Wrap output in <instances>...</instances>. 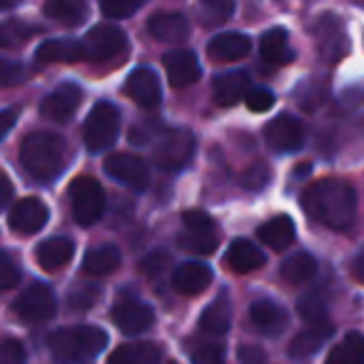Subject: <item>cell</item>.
<instances>
[{
  "mask_svg": "<svg viewBox=\"0 0 364 364\" xmlns=\"http://www.w3.org/2000/svg\"><path fill=\"white\" fill-rule=\"evenodd\" d=\"M302 208L314 223H322L324 228L347 230L357 218V195L349 182L327 177V180L312 182L304 190Z\"/></svg>",
  "mask_w": 364,
  "mask_h": 364,
  "instance_id": "1",
  "label": "cell"
},
{
  "mask_svg": "<svg viewBox=\"0 0 364 364\" xmlns=\"http://www.w3.org/2000/svg\"><path fill=\"white\" fill-rule=\"evenodd\" d=\"M70 150L65 137L58 132H31L21 145V162L26 172L38 182H53L63 175Z\"/></svg>",
  "mask_w": 364,
  "mask_h": 364,
  "instance_id": "2",
  "label": "cell"
},
{
  "mask_svg": "<svg viewBox=\"0 0 364 364\" xmlns=\"http://www.w3.org/2000/svg\"><path fill=\"white\" fill-rule=\"evenodd\" d=\"M107 344V334L100 327L80 324V327L58 329L48 339L50 354L58 364H80L97 357Z\"/></svg>",
  "mask_w": 364,
  "mask_h": 364,
  "instance_id": "3",
  "label": "cell"
},
{
  "mask_svg": "<svg viewBox=\"0 0 364 364\" xmlns=\"http://www.w3.org/2000/svg\"><path fill=\"white\" fill-rule=\"evenodd\" d=\"M120 132V112L112 102H97L82 127V140L90 152H102L115 142Z\"/></svg>",
  "mask_w": 364,
  "mask_h": 364,
  "instance_id": "4",
  "label": "cell"
},
{
  "mask_svg": "<svg viewBox=\"0 0 364 364\" xmlns=\"http://www.w3.org/2000/svg\"><path fill=\"white\" fill-rule=\"evenodd\" d=\"M73 218L82 228H90L105 213V193L95 177H77L70 185Z\"/></svg>",
  "mask_w": 364,
  "mask_h": 364,
  "instance_id": "5",
  "label": "cell"
},
{
  "mask_svg": "<svg viewBox=\"0 0 364 364\" xmlns=\"http://www.w3.org/2000/svg\"><path fill=\"white\" fill-rule=\"evenodd\" d=\"M195 155V135L190 130H167L155 147V162L162 170H180Z\"/></svg>",
  "mask_w": 364,
  "mask_h": 364,
  "instance_id": "6",
  "label": "cell"
},
{
  "mask_svg": "<svg viewBox=\"0 0 364 364\" xmlns=\"http://www.w3.org/2000/svg\"><path fill=\"white\" fill-rule=\"evenodd\" d=\"M127 48V38L120 28L115 26H97L82 41V53L85 60L90 63H105L112 60L115 55H120Z\"/></svg>",
  "mask_w": 364,
  "mask_h": 364,
  "instance_id": "7",
  "label": "cell"
},
{
  "mask_svg": "<svg viewBox=\"0 0 364 364\" xmlns=\"http://www.w3.org/2000/svg\"><path fill=\"white\" fill-rule=\"evenodd\" d=\"M16 312L26 322H46L58 312V299L48 284H33L16 299Z\"/></svg>",
  "mask_w": 364,
  "mask_h": 364,
  "instance_id": "8",
  "label": "cell"
},
{
  "mask_svg": "<svg viewBox=\"0 0 364 364\" xmlns=\"http://www.w3.org/2000/svg\"><path fill=\"white\" fill-rule=\"evenodd\" d=\"M105 172L112 180L122 182L132 190H145L150 182V170H147L145 160L130 152H115L105 160Z\"/></svg>",
  "mask_w": 364,
  "mask_h": 364,
  "instance_id": "9",
  "label": "cell"
},
{
  "mask_svg": "<svg viewBox=\"0 0 364 364\" xmlns=\"http://www.w3.org/2000/svg\"><path fill=\"white\" fill-rule=\"evenodd\" d=\"M112 322L117 324L122 334H142L145 329L152 327L155 322V312L150 304L140 302L135 297H122L112 307Z\"/></svg>",
  "mask_w": 364,
  "mask_h": 364,
  "instance_id": "10",
  "label": "cell"
},
{
  "mask_svg": "<svg viewBox=\"0 0 364 364\" xmlns=\"http://www.w3.org/2000/svg\"><path fill=\"white\" fill-rule=\"evenodd\" d=\"M264 140L277 152H294L304 142V125L292 115H279L264 127Z\"/></svg>",
  "mask_w": 364,
  "mask_h": 364,
  "instance_id": "11",
  "label": "cell"
},
{
  "mask_svg": "<svg viewBox=\"0 0 364 364\" xmlns=\"http://www.w3.org/2000/svg\"><path fill=\"white\" fill-rule=\"evenodd\" d=\"M82 100V90L73 82L68 85H60L41 102V115L50 122H65L75 115V110L80 107Z\"/></svg>",
  "mask_w": 364,
  "mask_h": 364,
  "instance_id": "12",
  "label": "cell"
},
{
  "mask_svg": "<svg viewBox=\"0 0 364 364\" xmlns=\"http://www.w3.org/2000/svg\"><path fill=\"white\" fill-rule=\"evenodd\" d=\"M46 223H48V208L38 198H26L21 203H16L11 208V215H8V225L18 235H36L38 230L46 228Z\"/></svg>",
  "mask_w": 364,
  "mask_h": 364,
  "instance_id": "13",
  "label": "cell"
},
{
  "mask_svg": "<svg viewBox=\"0 0 364 364\" xmlns=\"http://www.w3.org/2000/svg\"><path fill=\"white\" fill-rule=\"evenodd\" d=\"M125 95L140 107H157L162 100L160 77L150 68H137L127 75L125 80Z\"/></svg>",
  "mask_w": 364,
  "mask_h": 364,
  "instance_id": "14",
  "label": "cell"
},
{
  "mask_svg": "<svg viewBox=\"0 0 364 364\" xmlns=\"http://www.w3.org/2000/svg\"><path fill=\"white\" fill-rule=\"evenodd\" d=\"M314 38H317L319 53L327 60H339L347 53V36H344L342 23L334 16H319L314 23Z\"/></svg>",
  "mask_w": 364,
  "mask_h": 364,
  "instance_id": "15",
  "label": "cell"
},
{
  "mask_svg": "<svg viewBox=\"0 0 364 364\" xmlns=\"http://www.w3.org/2000/svg\"><path fill=\"white\" fill-rule=\"evenodd\" d=\"M165 70L167 77L175 87H188L193 82L200 80L203 75V68H200V60L195 58V53L190 50H175L165 55Z\"/></svg>",
  "mask_w": 364,
  "mask_h": 364,
  "instance_id": "16",
  "label": "cell"
},
{
  "mask_svg": "<svg viewBox=\"0 0 364 364\" xmlns=\"http://www.w3.org/2000/svg\"><path fill=\"white\" fill-rule=\"evenodd\" d=\"M334 327L327 322V319H319V322H309L307 329L297 334V337L289 342V357L292 359H304V357H312L329 337H332Z\"/></svg>",
  "mask_w": 364,
  "mask_h": 364,
  "instance_id": "17",
  "label": "cell"
},
{
  "mask_svg": "<svg viewBox=\"0 0 364 364\" xmlns=\"http://www.w3.org/2000/svg\"><path fill=\"white\" fill-rule=\"evenodd\" d=\"M147 33L155 41L162 43H180L188 38L190 23L182 13H157L147 21Z\"/></svg>",
  "mask_w": 364,
  "mask_h": 364,
  "instance_id": "18",
  "label": "cell"
},
{
  "mask_svg": "<svg viewBox=\"0 0 364 364\" xmlns=\"http://www.w3.org/2000/svg\"><path fill=\"white\" fill-rule=\"evenodd\" d=\"M213 282V269L203 262H182L172 274V287L180 294H200Z\"/></svg>",
  "mask_w": 364,
  "mask_h": 364,
  "instance_id": "19",
  "label": "cell"
},
{
  "mask_svg": "<svg viewBox=\"0 0 364 364\" xmlns=\"http://www.w3.org/2000/svg\"><path fill=\"white\" fill-rule=\"evenodd\" d=\"M250 90V75L242 70H235V73H225V75L215 77L213 82V97L218 105L230 107L235 102H240Z\"/></svg>",
  "mask_w": 364,
  "mask_h": 364,
  "instance_id": "20",
  "label": "cell"
},
{
  "mask_svg": "<svg viewBox=\"0 0 364 364\" xmlns=\"http://www.w3.org/2000/svg\"><path fill=\"white\" fill-rule=\"evenodd\" d=\"M250 53V38L242 33H223V36L213 38L208 46V55L215 63H235L242 60Z\"/></svg>",
  "mask_w": 364,
  "mask_h": 364,
  "instance_id": "21",
  "label": "cell"
},
{
  "mask_svg": "<svg viewBox=\"0 0 364 364\" xmlns=\"http://www.w3.org/2000/svg\"><path fill=\"white\" fill-rule=\"evenodd\" d=\"M250 319H252V324L262 334L274 337V334L282 332L284 324H287V312H284L277 302H272V299H259V302H255L252 309H250Z\"/></svg>",
  "mask_w": 364,
  "mask_h": 364,
  "instance_id": "22",
  "label": "cell"
},
{
  "mask_svg": "<svg viewBox=\"0 0 364 364\" xmlns=\"http://www.w3.org/2000/svg\"><path fill=\"white\" fill-rule=\"evenodd\" d=\"M73 252H75V245L68 237H50L43 245H38L36 250V259L41 267L46 269H60L63 264H68L73 259Z\"/></svg>",
  "mask_w": 364,
  "mask_h": 364,
  "instance_id": "23",
  "label": "cell"
},
{
  "mask_svg": "<svg viewBox=\"0 0 364 364\" xmlns=\"http://www.w3.org/2000/svg\"><path fill=\"white\" fill-rule=\"evenodd\" d=\"M36 58L38 63H77V60H85V53H82V41L63 38V41L43 43L38 48Z\"/></svg>",
  "mask_w": 364,
  "mask_h": 364,
  "instance_id": "24",
  "label": "cell"
},
{
  "mask_svg": "<svg viewBox=\"0 0 364 364\" xmlns=\"http://www.w3.org/2000/svg\"><path fill=\"white\" fill-rule=\"evenodd\" d=\"M160 357V347L155 342H130L117 347L107 357V364H157Z\"/></svg>",
  "mask_w": 364,
  "mask_h": 364,
  "instance_id": "25",
  "label": "cell"
},
{
  "mask_svg": "<svg viewBox=\"0 0 364 364\" xmlns=\"http://www.w3.org/2000/svg\"><path fill=\"white\" fill-rule=\"evenodd\" d=\"M228 264L232 272H255L264 264V255L250 240H235L228 250Z\"/></svg>",
  "mask_w": 364,
  "mask_h": 364,
  "instance_id": "26",
  "label": "cell"
},
{
  "mask_svg": "<svg viewBox=\"0 0 364 364\" xmlns=\"http://www.w3.org/2000/svg\"><path fill=\"white\" fill-rule=\"evenodd\" d=\"M257 237L262 240V245H267V247L284 250L294 242V223L287 215H277V218L267 220V223L257 230Z\"/></svg>",
  "mask_w": 364,
  "mask_h": 364,
  "instance_id": "27",
  "label": "cell"
},
{
  "mask_svg": "<svg viewBox=\"0 0 364 364\" xmlns=\"http://www.w3.org/2000/svg\"><path fill=\"white\" fill-rule=\"evenodd\" d=\"M259 55L272 65H284L292 60V48H289V36L282 28H272L259 41Z\"/></svg>",
  "mask_w": 364,
  "mask_h": 364,
  "instance_id": "28",
  "label": "cell"
},
{
  "mask_svg": "<svg viewBox=\"0 0 364 364\" xmlns=\"http://www.w3.org/2000/svg\"><path fill=\"white\" fill-rule=\"evenodd\" d=\"M120 250L115 247V245H100V247H92L90 252L85 255V259H82V267H85L87 274H95V277H100V274H110L115 272L117 267H120Z\"/></svg>",
  "mask_w": 364,
  "mask_h": 364,
  "instance_id": "29",
  "label": "cell"
},
{
  "mask_svg": "<svg viewBox=\"0 0 364 364\" xmlns=\"http://www.w3.org/2000/svg\"><path fill=\"white\" fill-rule=\"evenodd\" d=\"M279 274H282L284 282L289 284H302L307 279H312L317 274V262H314L312 255L307 252H294L292 257H287L279 267Z\"/></svg>",
  "mask_w": 364,
  "mask_h": 364,
  "instance_id": "30",
  "label": "cell"
},
{
  "mask_svg": "<svg viewBox=\"0 0 364 364\" xmlns=\"http://www.w3.org/2000/svg\"><path fill=\"white\" fill-rule=\"evenodd\" d=\"M324 364H364V337L359 332H349L332 352Z\"/></svg>",
  "mask_w": 364,
  "mask_h": 364,
  "instance_id": "31",
  "label": "cell"
},
{
  "mask_svg": "<svg viewBox=\"0 0 364 364\" xmlns=\"http://www.w3.org/2000/svg\"><path fill=\"white\" fill-rule=\"evenodd\" d=\"M200 329L210 337H223L230 329V304L225 299H215L200 317Z\"/></svg>",
  "mask_w": 364,
  "mask_h": 364,
  "instance_id": "32",
  "label": "cell"
},
{
  "mask_svg": "<svg viewBox=\"0 0 364 364\" xmlns=\"http://www.w3.org/2000/svg\"><path fill=\"white\" fill-rule=\"evenodd\" d=\"M43 11L55 23H63V26H70V28L80 26L85 21V8L80 3H75V0H48Z\"/></svg>",
  "mask_w": 364,
  "mask_h": 364,
  "instance_id": "33",
  "label": "cell"
},
{
  "mask_svg": "<svg viewBox=\"0 0 364 364\" xmlns=\"http://www.w3.org/2000/svg\"><path fill=\"white\" fill-rule=\"evenodd\" d=\"M177 242H180L182 250H188V252H198V255H210L215 252V247H218V235H198V232H185L177 237Z\"/></svg>",
  "mask_w": 364,
  "mask_h": 364,
  "instance_id": "34",
  "label": "cell"
},
{
  "mask_svg": "<svg viewBox=\"0 0 364 364\" xmlns=\"http://www.w3.org/2000/svg\"><path fill=\"white\" fill-rule=\"evenodd\" d=\"M145 6V0H100V11L105 18L120 21V18L135 16L140 8Z\"/></svg>",
  "mask_w": 364,
  "mask_h": 364,
  "instance_id": "35",
  "label": "cell"
},
{
  "mask_svg": "<svg viewBox=\"0 0 364 364\" xmlns=\"http://www.w3.org/2000/svg\"><path fill=\"white\" fill-rule=\"evenodd\" d=\"M208 23H225L235 13V0H200Z\"/></svg>",
  "mask_w": 364,
  "mask_h": 364,
  "instance_id": "36",
  "label": "cell"
},
{
  "mask_svg": "<svg viewBox=\"0 0 364 364\" xmlns=\"http://www.w3.org/2000/svg\"><path fill=\"white\" fill-rule=\"evenodd\" d=\"M193 364H223V347L218 342H200L190 349Z\"/></svg>",
  "mask_w": 364,
  "mask_h": 364,
  "instance_id": "37",
  "label": "cell"
},
{
  "mask_svg": "<svg viewBox=\"0 0 364 364\" xmlns=\"http://www.w3.org/2000/svg\"><path fill=\"white\" fill-rule=\"evenodd\" d=\"M182 223L188 228V232H198V235H218L215 232V223L210 215H205L203 210H190V213L182 215Z\"/></svg>",
  "mask_w": 364,
  "mask_h": 364,
  "instance_id": "38",
  "label": "cell"
},
{
  "mask_svg": "<svg viewBox=\"0 0 364 364\" xmlns=\"http://www.w3.org/2000/svg\"><path fill=\"white\" fill-rule=\"evenodd\" d=\"M21 282L18 262L8 252H0V289H13Z\"/></svg>",
  "mask_w": 364,
  "mask_h": 364,
  "instance_id": "39",
  "label": "cell"
},
{
  "mask_svg": "<svg viewBox=\"0 0 364 364\" xmlns=\"http://www.w3.org/2000/svg\"><path fill=\"white\" fill-rule=\"evenodd\" d=\"M0 364H26V347L21 339H0Z\"/></svg>",
  "mask_w": 364,
  "mask_h": 364,
  "instance_id": "40",
  "label": "cell"
},
{
  "mask_svg": "<svg viewBox=\"0 0 364 364\" xmlns=\"http://www.w3.org/2000/svg\"><path fill=\"white\" fill-rule=\"evenodd\" d=\"M245 102H247V107L252 112H267L274 105V95L267 87H250L247 95H245Z\"/></svg>",
  "mask_w": 364,
  "mask_h": 364,
  "instance_id": "41",
  "label": "cell"
},
{
  "mask_svg": "<svg viewBox=\"0 0 364 364\" xmlns=\"http://www.w3.org/2000/svg\"><path fill=\"white\" fill-rule=\"evenodd\" d=\"M269 182V167L267 165H252L247 167V172L242 175V185L245 190H250V193H257V190H262L264 185Z\"/></svg>",
  "mask_w": 364,
  "mask_h": 364,
  "instance_id": "42",
  "label": "cell"
},
{
  "mask_svg": "<svg viewBox=\"0 0 364 364\" xmlns=\"http://www.w3.org/2000/svg\"><path fill=\"white\" fill-rule=\"evenodd\" d=\"M23 80H26V68H23L21 63L0 60V87L21 85Z\"/></svg>",
  "mask_w": 364,
  "mask_h": 364,
  "instance_id": "43",
  "label": "cell"
},
{
  "mask_svg": "<svg viewBox=\"0 0 364 364\" xmlns=\"http://www.w3.org/2000/svg\"><path fill=\"white\" fill-rule=\"evenodd\" d=\"M297 312H299V317L307 319V322H319V319H324V304H322V299H319V297L307 294V297L299 299Z\"/></svg>",
  "mask_w": 364,
  "mask_h": 364,
  "instance_id": "44",
  "label": "cell"
},
{
  "mask_svg": "<svg viewBox=\"0 0 364 364\" xmlns=\"http://www.w3.org/2000/svg\"><path fill=\"white\" fill-rule=\"evenodd\" d=\"M167 262H170V257L165 252H160V250H155V252H150L147 257L140 259V272L147 274V277H157V274L165 272Z\"/></svg>",
  "mask_w": 364,
  "mask_h": 364,
  "instance_id": "45",
  "label": "cell"
},
{
  "mask_svg": "<svg viewBox=\"0 0 364 364\" xmlns=\"http://www.w3.org/2000/svg\"><path fill=\"white\" fill-rule=\"evenodd\" d=\"M97 299V289L95 287H77L75 292L70 294V307L73 309H90Z\"/></svg>",
  "mask_w": 364,
  "mask_h": 364,
  "instance_id": "46",
  "label": "cell"
},
{
  "mask_svg": "<svg viewBox=\"0 0 364 364\" xmlns=\"http://www.w3.org/2000/svg\"><path fill=\"white\" fill-rule=\"evenodd\" d=\"M240 362L242 364H262L264 362V352L255 344H247V347L240 349Z\"/></svg>",
  "mask_w": 364,
  "mask_h": 364,
  "instance_id": "47",
  "label": "cell"
},
{
  "mask_svg": "<svg viewBox=\"0 0 364 364\" xmlns=\"http://www.w3.org/2000/svg\"><path fill=\"white\" fill-rule=\"evenodd\" d=\"M21 38L26 41V33L18 31L16 26H0V48H3V46H13V43H18Z\"/></svg>",
  "mask_w": 364,
  "mask_h": 364,
  "instance_id": "48",
  "label": "cell"
},
{
  "mask_svg": "<svg viewBox=\"0 0 364 364\" xmlns=\"http://www.w3.org/2000/svg\"><path fill=\"white\" fill-rule=\"evenodd\" d=\"M16 117L18 112L16 110H0V140L11 132V127L16 125Z\"/></svg>",
  "mask_w": 364,
  "mask_h": 364,
  "instance_id": "49",
  "label": "cell"
},
{
  "mask_svg": "<svg viewBox=\"0 0 364 364\" xmlns=\"http://www.w3.org/2000/svg\"><path fill=\"white\" fill-rule=\"evenodd\" d=\"M11 198H13V185H11V180L0 172V210L11 203Z\"/></svg>",
  "mask_w": 364,
  "mask_h": 364,
  "instance_id": "50",
  "label": "cell"
},
{
  "mask_svg": "<svg viewBox=\"0 0 364 364\" xmlns=\"http://www.w3.org/2000/svg\"><path fill=\"white\" fill-rule=\"evenodd\" d=\"M352 277L357 282H364V250L352 259Z\"/></svg>",
  "mask_w": 364,
  "mask_h": 364,
  "instance_id": "51",
  "label": "cell"
},
{
  "mask_svg": "<svg viewBox=\"0 0 364 364\" xmlns=\"http://www.w3.org/2000/svg\"><path fill=\"white\" fill-rule=\"evenodd\" d=\"M21 3H23V0H0V13H3V11H13V8H18Z\"/></svg>",
  "mask_w": 364,
  "mask_h": 364,
  "instance_id": "52",
  "label": "cell"
},
{
  "mask_svg": "<svg viewBox=\"0 0 364 364\" xmlns=\"http://www.w3.org/2000/svg\"><path fill=\"white\" fill-rule=\"evenodd\" d=\"M354 3H357V6H364V0H354Z\"/></svg>",
  "mask_w": 364,
  "mask_h": 364,
  "instance_id": "53",
  "label": "cell"
}]
</instances>
